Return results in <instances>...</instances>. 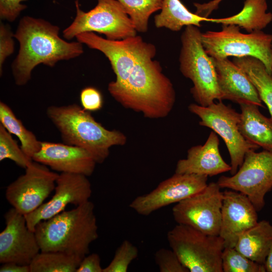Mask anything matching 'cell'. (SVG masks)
<instances>
[{"label":"cell","instance_id":"f1b7e54d","mask_svg":"<svg viewBox=\"0 0 272 272\" xmlns=\"http://www.w3.org/2000/svg\"><path fill=\"white\" fill-rule=\"evenodd\" d=\"M6 159H10L25 169L33 162L13 139L11 134L0 123V161Z\"/></svg>","mask_w":272,"mask_h":272},{"label":"cell","instance_id":"8fae6325","mask_svg":"<svg viewBox=\"0 0 272 272\" xmlns=\"http://www.w3.org/2000/svg\"><path fill=\"white\" fill-rule=\"evenodd\" d=\"M217 182L177 203L172 215L177 224L187 225L208 235H219L223 193Z\"/></svg>","mask_w":272,"mask_h":272},{"label":"cell","instance_id":"ffe728a7","mask_svg":"<svg viewBox=\"0 0 272 272\" xmlns=\"http://www.w3.org/2000/svg\"><path fill=\"white\" fill-rule=\"evenodd\" d=\"M239 130L249 142L272 152V117H267L253 104H239Z\"/></svg>","mask_w":272,"mask_h":272},{"label":"cell","instance_id":"44dd1931","mask_svg":"<svg viewBox=\"0 0 272 272\" xmlns=\"http://www.w3.org/2000/svg\"><path fill=\"white\" fill-rule=\"evenodd\" d=\"M272 244V225L262 220L244 232L235 248L251 260L264 264Z\"/></svg>","mask_w":272,"mask_h":272},{"label":"cell","instance_id":"f35d334b","mask_svg":"<svg viewBox=\"0 0 272 272\" xmlns=\"http://www.w3.org/2000/svg\"><path fill=\"white\" fill-rule=\"evenodd\" d=\"M271 76H272V66H271Z\"/></svg>","mask_w":272,"mask_h":272},{"label":"cell","instance_id":"4fadbf2b","mask_svg":"<svg viewBox=\"0 0 272 272\" xmlns=\"http://www.w3.org/2000/svg\"><path fill=\"white\" fill-rule=\"evenodd\" d=\"M208 177L202 175L175 173L150 192L135 197L129 207L140 215L149 216L200 191L208 185Z\"/></svg>","mask_w":272,"mask_h":272},{"label":"cell","instance_id":"ba28073f","mask_svg":"<svg viewBox=\"0 0 272 272\" xmlns=\"http://www.w3.org/2000/svg\"><path fill=\"white\" fill-rule=\"evenodd\" d=\"M97 5L87 12L82 11L76 1V16L62 32L70 40L84 32L104 34L111 40H122L137 35L132 23L121 4L117 0H97Z\"/></svg>","mask_w":272,"mask_h":272},{"label":"cell","instance_id":"5bb4252c","mask_svg":"<svg viewBox=\"0 0 272 272\" xmlns=\"http://www.w3.org/2000/svg\"><path fill=\"white\" fill-rule=\"evenodd\" d=\"M87 177L78 174H59L54 194L50 199L33 212L24 215L29 229L34 231L39 222L65 211L69 205L78 206L89 200L92 191Z\"/></svg>","mask_w":272,"mask_h":272},{"label":"cell","instance_id":"277c9868","mask_svg":"<svg viewBox=\"0 0 272 272\" xmlns=\"http://www.w3.org/2000/svg\"><path fill=\"white\" fill-rule=\"evenodd\" d=\"M46 114L59 131L63 143L85 149L96 163H102L107 159L111 147L126 143L122 132L106 129L90 112L76 103L50 106Z\"/></svg>","mask_w":272,"mask_h":272},{"label":"cell","instance_id":"52a82bcc","mask_svg":"<svg viewBox=\"0 0 272 272\" xmlns=\"http://www.w3.org/2000/svg\"><path fill=\"white\" fill-rule=\"evenodd\" d=\"M171 249L190 272H223L224 249L219 235H208L187 225L178 224L168 231Z\"/></svg>","mask_w":272,"mask_h":272},{"label":"cell","instance_id":"30bf717a","mask_svg":"<svg viewBox=\"0 0 272 272\" xmlns=\"http://www.w3.org/2000/svg\"><path fill=\"white\" fill-rule=\"evenodd\" d=\"M217 182L221 188L246 195L260 211L265 205V195L272 189V152H247L237 172L232 176H222Z\"/></svg>","mask_w":272,"mask_h":272},{"label":"cell","instance_id":"f546056e","mask_svg":"<svg viewBox=\"0 0 272 272\" xmlns=\"http://www.w3.org/2000/svg\"><path fill=\"white\" fill-rule=\"evenodd\" d=\"M138 248L127 240H124L117 248L112 260L103 272H126L131 262L138 256Z\"/></svg>","mask_w":272,"mask_h":272},{"label":"cell","instance_id":"d4e9b609","mask_svg":"<svg viewBox=\"0 0 272 272\" xmlns=\"http://www.w3.org/2000/svg\"><path fill=\"white\" fill-rule=\"evenodd\" d=\"M1 124L11 133L14 134L21 142V148L30 159L41 147V141L28 130L22 122L17 118L12 109L6 103L0 102Z\"/></svg>","mask_w":272,"mask_h":272},{"label":"cell","instance_id":"7402d4cb","mask_svg":"<svg viewBox=\"0 0 272 272\" xmlns=\"http://www.w3.org/2000/svg\"><path fill=\"white\" fill-rule=\"evenodd\" d=\"M266 0H245L241 11L230 17L215 18L214 23L234 25L248 33L261 30L272 21V14L267 12Z\"/></svg>","mask_w":272,"mask_h":272},{"label":"cell","instance_id":"8992f818","mask_svg":"<svg viewBox=\"0 0 272 272\" xmlns=\"http://www.w3.org/2000/svg\"><path fill=\"white\" fill-rule=\"evenodd\" d=\"M222 26L221 31H208L201 34V42L206 52L215 59L229 56L255 57L264 64L271 75L272 34L261 30L243 33L236 25Z\"/></svg>","mask_w":272,"mask_h":272},{"label":"cell","instance_id":"9c48e42d","mask_svg":"<svg viewBox=\"0 0 272 272\" xmlns=\"http://www.w3.org/2000/svg\"><path fill=\"white\" fill-rule=\"evenodd\" d=\"M188 110L200 118V125L212 129L222 138L230 157L231 175L237 172L247 152L260 148L247 141L241 133L240 113L224 104L222 100L207 106L191 104Z\"/></svg>","mask_w":272,"mask_h":272},{"label":"cell","instance_id":"603a6c76","mask_svg":"<svg viewBox=\"0 0 272 272\" xmlns=\"http://www.w3.org/2000/svg\"><path fill=\"white\" fill-rule=\"evenodd\" d=\"M214 18H206L192 13L180 0H163L161 12L154 18L157 28H166L172 31H179L184 26H201L202 22L213 23Z\"/></svg>","mask_w":272,"mask_h":272},{"label":"cell","instance_id":"7c38bea8","mask_svg":"<svg viewBox=\"0 0 272 272\" xmlns=\"http://www.w3.org/2000/svg\"><path fill=\"white\" fill-rule=\"evenodd\" d=\"M58 175L47 166L32 162L24 174L7 187L6 198L19 213L24 215L31 213L54 190Z\"/></svg>","mask_w":272,"mask_h":272},{"label":"cell","instance_id":"5b68a950","mask_svg":"<svg viewBox=\"0 0 272 272\" xmlns=\"http://www.w3.org/2000/svg\"><path fill=\"white\" fill-rule=\"evenodd\" d=\"M201 34L196 26H186L181 36L179 67L193 83L190 92L194 100L207 106L216 99L222 100L214 60L205 50Z\"/></svg>","mask_w":272,"mask_h":272},{"label":"cell","instance_id":"9a60e30c","mask_svg":"<svg viewBox=\"0 0 272 272\" xmlns=\"http://www.w3.org/2000/svg\"><path fill=\"white\" fill-rule=\"evenodd\" d=\"M6 227L0 233V263L30 265L41 251L34 231L25 216L12 208L5 215Z\"/></svg>","mask_w":272,"mask_h":272},{"label":"cell","instance_id":"e0dca14e","mask_svg":"<svg viewBox=\"0 0 272 272\" xmlns=\"http://www.w3.org/2000/svg\"><path fill=\"white\" fill-rule=\"evenodd\" d=\"M34 161L60 173L91 176L97 164L85 149L64 143L41 142V147L32 157Z\"/></svg>","mask_w":272,"mask_h":272},{"label":"cell","instance_id":"2e32d148","mask_svg":"<svg viewBox=\"0 0 272 272\" xmlns=\"http://www.w3.org/2000/svg\"><path fill=\"white\" fill-rule=\"evenodd\" d=\"M219 236L224 247H235L239 237L258 222L257 211L245 194L227 189L223 192Z\"/></svg>","mask_w":272,"mask_h":272},{"label":"cell","instance_id":"d6a6232c","mask_svg":"<svg viewBox=\"0 0 272 272\" xmlns=\"http://www.w3.org/2000/svg\"><path fill=\"white\" fill-rule=\"evenodd\" d=\"M14 34L8 25L1 23L0 25V73H3L5 60L14 51Z\"/></svg>","mask_w":272,"mask_h":272},{"label":"cell","instance_id":"cb8c5ba5","mask_svg":"<svg viewBox=\"0 0 272 272\" xmlns=\"http://www.w3.org/2000/svg\"><path fill=\"white\" fill-rule=\"evenodd\" d=\"M237 65L246 74L267 107L272 117V76L259 59L246 56L239 58Z\"/></svg>","mask_w":272,"mask_h":272},{"label":"cell","instance_id":"d590c367","mask_svg":"<svg viewBox=\"0 0 272 272\" xmlns=\"http://www.w3.org/2000/svg\"><path fill=\"white\" fill-rule=\"evenodd\" d=\"M223 0H212L203 4L194 3L196 8L195 14L203 17L208 18L210 14L218 8L220 3Z\"/></svg>","mask_w":272,"mask_h":272},{"label":"cell","instance_id":"8d00e7d4","mask_svg":"<svg viewBox=\"0 0 272 272\" xmlns=\"http://www.w3.org/2000/svg\"><path fill=\"white\" fill-rule=\"evenodd\" d=\"M1 272H30L29 265H22L16 262L2 263L0 267Z\"/></svg>","mask_w":272,"mask_h":272},{"label":"cell","instance_id":"6da1fadb","mask_svg":"<svg viewBox=\"0 0 272 272\" xmlns=\"http://www.w3.org/2000/svg\"><path fill=\"white\" fill-rule=\"evenodd\" d=\"M78 41L102 52L109 60L116 80L108 85L112 97L124 108L150 119L165 117L174 105L173 84L153 59L156 46L134 36L118 40L94 32L78 35Z\"/></svg>","mask_w":272,"mask_h":272},{"label":"cell","instance_id":"484cf974","mask_svg":"<svg viewBox=\"0 0 272 272\" xmlns=\"http://www.w3.org/2000/svg\"><path fill=\"white\" fill-rule=\"evenodd\" d=\"M82 259L59 251H41L30 264V272H76Z\"/></svg>","mask_w":272,"mask_h":272},{"label":"cell","instance_id":"1f68e13d","mask_svg":"<svg viewBox=\"0 0 272 272\" xmlns=\"http://www.w3.org/2000/svg\"><path fill=\"white\" fill-rule=\"evenodd\" d=\"M82 107L89 112L96 111L102 107L103 97L96 88L87 87L82 90L80 95Z\"/></svg>","mask_w":272,"mask_h":272},{"label":"cell","instance_id":"ac0fdd59","mask_svg":"<svg viewBox=\"0 0 272 272\" xmlns=\"http://www.w3.org/2000/svg\"><path fill=\"white\" fill-rule=\"evenodd\" d=\"M213 59L222 100L263 107L256 88L240 67L228 58Z\"/></svg>","mask_w":272,"mask_h":272},{"label":"cell","instance_id":"74e56055","mask_svg":"<svg viewBox=\"0 0 272 272\" xmlns=\"http://www.w3.org/2000/svg\"><path fill=\"white\" fill-rule=\"evenodd\" d=\"M264 265L266 271L272 272V244Z\"/></svg>","mask_w":272,"mask_h":272},{"label":"cell","instance_id":"3957f363","mask_svg":"<svg viewBox=\"0 0 272 272\" xmlns=\"http://www.w3.org/2000/svg\"><path fill=\"white\" fill-rule=\"evenodd\" d=\"M34 232L41 251H59L83 259L98 237L94 205L88 200L41 221Z\"/></svg>","mask_w":272,"mask_h":272},{"label":"cell","instance_id":"83f0119b","mask_svg":"<svg viewBox=\"0 0 272 272\" xmlns=\"http://www.w3.org/2000/svg\"><path fill=\"white\" fill-rule=\"evenodd\" d=\"M223 272H265L264 264L248 258L235 247L224 248L222 255Z\"/></svg>","mask_w":272,"mask_h":272},{"label":"cell","instance_id":"4dcf8cb0","mask_svg":"<svg viewBox=\"0 0 272 272\" xmlns=\"http://www.w3.org/2000/svg\"><path fill=\"white\" fill-rule=\"evenodd\" d=\"M155 260L160 272H189L171 249L158 250L155 254Z\"/></svg>","mask_w":272,"mask_h":272},{"label":"cell","instance_id":"4316f807","mask_svg":"<svg viewBox=\"0 0 272 272\" xmlns=\"http://www.w3.org/2000/svg\"><path fill=\"white\" fill-rule=\"evenodd\" d=\"M123 6L137 31L146 32L150 16L161 10L163 0H117Z\"/></svg>","mask_w":272,"mask_h":272},{"label":"cell","instance_id":"7a4b0ae2","mask_svg":"<svg viewBox=\"0 0 272 272\" xmlns=\"http://www.w3.org/2000/svg\"><path fill=\"white\" fill-rule=\"evenodd\" d=\"M59 31L58 26L42 19L25 16L20 20L14 34L20 48L12 64L16 85H26L38 64L53 67L59 61L83 54V44L65 41L59 36Z\"/></svg>","mask_w":272,"mask_h":272},{"label":"cell","instance_id":"e575fe53","mask_svg":"<svg viewBox=\"0 0 272 272\" xmlns=\"http://www.w3.org/2000/svg\"><path fill=\"white\" fill-rule=\"evenodd\" d=\"M76 272H103L99 255L93 253L85 256L82 259Z\"/></svg>","mask_w":272,"mask_h":272},{"label":"cell","instance_id":"d6986e66","mask_svg":"<svg viewBox=\"0 0 272 272\" xmlns=\"http://www.w3.org/2000/svg\"><path fill=\"white\" fill-rule=\"evenodd\" d=\"M219 146L218 137L213 131L203 145L195 146L188 150L186 158L177 162L175 173L211 177L230 171L231 166L223 159Z\"/></svg>","mask_w":272,"mask_h":272},{"label":"cell","instance_id":"836d02e7","mask_svg":"<svg viewBox=\"0 0 272 272\" xmlns=\"http://www.w3.org/2000/svg\"><path fill=\"white\" fill-rule=\"evenodd\" d=\"M26 0H0L1 19L12 22L20 15L27 6L21 4Z\"/></svg>","mask_w":272,"mask_h":272}]
</instances>
